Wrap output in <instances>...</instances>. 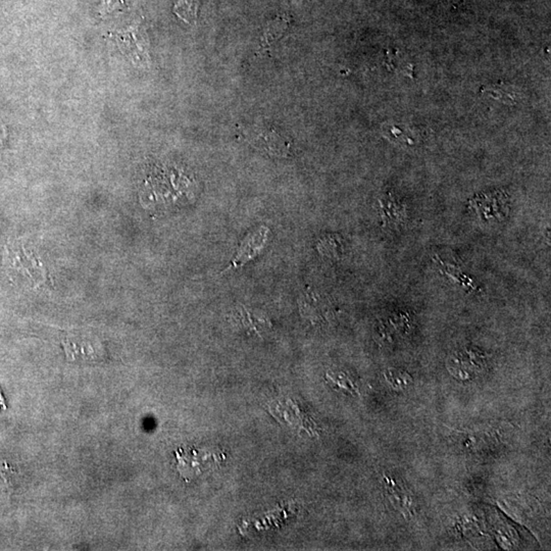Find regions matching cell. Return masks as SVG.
Masks as SVG:
<instances>
[{"label": "cell", "mask_w": 551, "mask_h": 551, "mask_svg": "<svg viewBox=\"0 0 551 551\" xmlns=\"http://www.w3.org/2000/svg\"><path fill=\"white\" fill-rule=\"evenodd\" d=\"M224 459L225 455L218 449L181 448L175 451L177 471L186 482L218 468Z\"/></svg>", "instance_id": "6da1fadb"}, {"label": "cell", "mask_w": 551, "mask_h": 551, "mask_svg": "<svg viewBox=\"0 0 551 551\" xmlns=\"http://www.w3.org/2000/svg\"><path fill=\"white\" fill-rule=\"evenodd\" d=\"M269 233H270V230H269V228L264 227V226L249 233L240 243L237 253L234 255L231 262L226 266L224 273L229 272L231 270H236V269L244 266L249 260L257 257L260 255V251L266 246Z\"/></svg>", "instance_id": "7a4b0ae2"}, {"label": "cell", "mask_w": 551, "mask_h": 551, "mask_svg": "<svg viewBox=\"0 0 551 551\" xmlns=\"http://www.w3.org/2000/svg\"><path fill=\"white\" fill-rule=\"evenodd\" d=\"M290 19L286 15L271 19L266 23L262 39V49L269 51L273 43L279 40L289 27Z\"/></svg>", "instance_id": "3957f363"}, {"label": "cell", "mask_w": 551, "mask_h": 551, "mask_svg": "<svg viewBox=\"0 0 551 551\" xmlns=\"http://www.w3.org/2000/svg\"><path fill=\"white\" fill-rule=\"evenodd\" d=\"M238 320L241 323L242 326L245 329L251 332H255L257 334H262V332L266 331L268 328L271 327V323L269 322L268 319L264 316H260V314L251 312L247 307H242L237 310Z\"/></svg>", "instance_id": "277c9868"}, {"label": "cell", "mask_w": 551, "mask_h": 551, "mask_svg": "<svg viewBox=\"0 0 551 551\" xmlns=\"http://www.w3.org/2000/svg\"><path fill=\"white\" fill-rule=\"evenodd\" d=\"M262 137L264 139L262 146L270 155L286 156V153L289 151V143L285 142V140L279 134L276 133L274 130L264 132L262 134Z\"/></svg>", "instance_id": "5b68a950"}, {"label": "cell", "mask_w": 551, "mask_h": 551, "mask_svg": "<svg viewBox=\"0 0 551 551\" xmlns=\"http://www.w3.org/2000/svg\"><path fill=\"white\" fill-rule=\"evenodd\" d=\"M199 0H179L173 12L180 19L188 24H195L198 14Z\"/></svg>", "instance_id": "8992f818"}, {"label": "cell", "mask_w": 551, "mask_h": 551, "mask_svg": "<svg viewBox=\"0 0 551 551\" xmlns=\"http://www.w3.org/2000/svg\"><path fill=\"white\" fill-rule=\"evenodd\" d=\"M328 378H331L332 383L335 384L336 386H339L340 388L346 390V391H353V390H355V387H353L350 380L347 379L346 376L342 374V373H339V374H333L332 376L328 374Z\"/></svg>", "instance_id": "52a82bcc"}]
</instances>
